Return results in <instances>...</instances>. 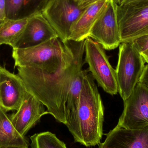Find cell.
<instances>
[{"instance_id": "obj_1", "label": "cell", "mask_w": 148, "mask_h": 148, "mask_svg": "<svg viewBox=\"0 0 148 148\" xmlns=\"http://www.w3.org/2000/svg\"><path fill=\"white\" fill-rule=\"evenodd\" d=\"M73 54L71 63L56 73L47 74L30 67H17L27 90L47 108L48 114L66 125V107L72 82L82 69L85 40L67 41Z\"/></svg>"}, {"instance_id": "obj_2", "label": "cell", "mask_w": 148, "mask_h": 148, "mask_svg": "<svg viewBox=\"0 0 148 148\" xmlns=\"http://www.w3.org/2000/svg\"><path fill=\"white\" fill-rule=\"evenodd\" d=\"M104 108L94 78L86 71L78 110L66 124L75 142L86 147L99 145L103 135Z\"/></svg>"}, {"instance_id": "obj_3", "label": "cell", "mask_w": 148, "mask_h": 148, "mask_svg": "<svg viewBox=\"0 0 148 148\" xmlns=\"http://www.w3.org/2000/svg\"><path fill=\"white\" fill-rule=\"evenodd\" d=\"M12 57L15 66L30 67L47 74L56 73L66 67L73 59L67 42L55 38L27 48H14Z\"/></svg>"}, {"instance_id": "obj_4", "label": "cell", "mask_w": 148, "mask_h": 148, "mask_svg": "<svg viewBox=\"0 0 148 148\" xmlns=\"http://www.w3.org/2000/svg\"><path fill=\"white\" fill-rule=\"evenodd\" d=\"M145 63L132 42L120 44L115 71L118 92L123 101L128 98L140 81Z\"/></svg>"}, {"instance_id": "obj_5", "label": "cell", "mask_w": 148, "mask_h": 148, "mask_svg": "<svg viewBox=\"0 0 148 148\" xmlns=\"http://www.w3.org/2000/svg\"><path fill=\"white\" fill-rule=\"evenodd\" d=\"M85 62L94 79L104 91L111 95L118 92L115 69L110 63L108 57L102 46L88 37L85 40Z\"/></svg>"}, {"instance_id": "obj_6", "label": "cell", "mask_w": 148, "mask_h": 148, "mask_svg": "<svg viewBox=\"0 0 148 148\" xmlns=\"http://www.w3.org/2000/svg\"><path fill=\"white\" fill-rule=\"evenodd\" d=\"M86 8L75 0H49L42 14L64 43L69 40L72 27Z\"/></svg>"}, {"instance_id": "obj_7", "label": "cell", "mask_w": 148, "mask_h": 148, "mask_svg": "<svg viewBox=\"0 0 148 148\" xmlns=\"http://www.w3.org/2000/svg\"><path fill=\"white\" fill-rule=\"evenodd\" d=\"M121 43L148 34V1L117 6Z\"/></svg>"}, {"instance_id": "obj_8", "label": "cell", "mask_w": 148, "mask_h": 148, "mask_svg": "<svg viewBox=\"0 0 148 148\" xmlns=\"http://www.w3.org/2000/svg\"><path fill=\"white\" fill-rule=\"evenodd\" d=\"M117 127L139 130L148 126V87L140 82L127 99Z\"/></svg>"}, {"instance_id": "obj_9", "label": "cell", "mask_w": 148, "mask_h": 148, "mask_svg": "<svg viewBox=\"0 0 148 148\" xmlns=\"http://www.w3.org/2000/svg\"><path fill=\"white\" fill-rule=\"evenodd\" d=\"M117 6L113 0L108 1L89 35L88 37L100 43L105 50H113L121 43L117 21Z\"/></svg>"}, {"instance_id": "obj_10", "label": "cell", "mask_w": 148, "mask_h": 148, "mask_svg": "<svg viewBox=\"0 0 148 148\" xmlns=\"http://www.w3.org/2000/svg\"><path fill=\"white\" fill-rule=\"evenodd\" d=\"M27 92L18 75L0 66V107L5 111L17 110Z\"/></svg>"}, {"instance_id": "obj_11", "label": "cell", "mask_w": 148, "mask_h": 148, "mask_svg": "<svg viewBox=\"0 0 148 148\" xmlns=\"http://www.w3.org/2000/svg\"><path fill=\"white\" fill-rule=\"evenodd\" d=\"M45 106L27 91L19 108L10 116L15 128L22 136L37 124L42 116L48 114Z\"/></svg>"}, {"instance_id": "obj_12", "label": "cell", "mask_w": 148, "mask_h": 148, "mask_svg": "<svg viewBox=\"0 0 148 148\" xmlns=\"http://www.w3.org/2000/svg\"><path fill=\"white\" fill-rule=\"evenodd\" d=\"M55 38H59L56 32L42 14H39L28 18L14 48L31 47Z\"/></svg>"}, {"instance_id": "obj_13", "label": "cell", "mask_w": 148, "mask_h": 148, "mask_svg": "<svg viewBox=\"0 0 148 148\" xmlns=\"http://www.w3.org/2000/svg\"><path fill=\"white\" fill-rule=\"evenodd\" d=\"M99 145L98 148H148V126L139 130L116 126Z\"/></svg>"}, {"instance_id": "obj_14", "label": "cell", "mask_w": 148, "mask_h": 148, "mask_svg": "<svg viewBox=\"0 0 148 148\" xmlns=\"http://www.w3.org/2000/svg\"><path fill=\"white\" fill-rule=\"evenodd\" d=\"M108 0H100L86 7L72 27L69 40H84L89 37L93 25L99 18Z\"/></svg>"}, {"instance_id": "obj_15", "label": "cell", "mask_w": 148, "mask_h": 148, "mask_svg": "<svg viewBox=\"0 0 148 148\" xmlns=\"http://www.w3.org/2000/svg\"><path fill=\"white\" fill-rule=\"evenodd\" d=\"M49 0H6V18L28 19L42 14Z\"/></svg>"}, {"instance_id": "obj_16", "label": "cell", "mask_w": 148, "mask_h": 148, "mask_svg": "<svg viewBox=\"0 0 148 148\" xmlns=\"http://www.w3.org/2000/svg\"><path fill=\"white\" fill-rule=\"evenodd\" d=\"M0 107V147H28V142L13 126L10 116Z\"/></svg>"}, {"instance_id": "obj_17", "label": "cell", "mask_w": 148, "mask_h": 148, "mask_svg": "<svg viewBox=\"0 0 148 148\" xmlns=\"http://www.w3.org/2000/svg\"><path fill=\"white\" fill-rule=\"evenodd\" d=\"M28 19H6L0 24V46L5 44L14 48L25 29Z\"/></svg>"}, {"instance_id": "obj_18", "label": "cell", "mask_w": 148, "mask_h": 148, "mask_svg": "<svg viewBox=\"0 0 148 148\" xmlns=\"http://www.w3.org/2000/svg\"><path fill=\"white\" fill-rule=\"evenodd\" d=\"M85 72L86 70H80L72 82L66 103V125L73 120L77 113Z\"/></svg>"}, {"instance_id": "obj_19", "label": "cell", "mask_w": 148, "mask_h": 148, "mask_svg": "<svg viewBox=\"0 0 148 148\" xmlns=\"http://www.w3.org/2000/svg\"><path fill=\"white\" fill-rule=\"evenodd\" d=\"M30 140L31 148H67L64 143L51 132L35 134Z\"/></svg>"}, {"instance_id": "obj_20", "label": "cell", "mask_w": 148, "mask_h": 148, "mask_svg": "<svg viewBox=\"0 0 148 148\" xmlns=\"http://www.w3.org/2000/svg\"><path fill=\"white\" fill-rule=\"evenodd\" d=\"M131 42L148 64V34L138 37Z\"/></svg>"}, {"instance_id": "obj_21", "label": "cell", "mask_w": 148, "mask_h": 148, "mask_svg": "<svg viewBox=\"0 0 148 148\" xmlns=\"http://www.w3.org/2000/svg\"><path fill=\"white\" fill-rule=\"evenodd\" d=\"M6 19V0H0V24Z\"/></svg>"}, {"instance_id": "obj_22", "label": "cell", "mask_w": 148, "mask_h": 148, "mask_svg": "<svg viewBox=\"0 0 148 148\" xmlns=\"http://www.w3.org/2000/svg\"><path fill=\"white\" fill-rule=\"evenodd\" d=\"M139 82L148 87V64L145 66V68Z\"/></svg>"}, {"instance_id": "obj_23", "label": "cell", "mask_w": 148, "mask_h": 148, "mask_svg": "<svg viewBox=\"0 0 148 148\" xmlns=\"http://www.w3.org/2000/svg\"><path fill=\"white\" fill-rule=\"evenodd\" d=\"M80 6L83 8H86L89 5L98 1L100 0H75Z\"/></svg>"}, {"instance_id": "obj_24", "label": "cell", "mask_w": 148, "mask_h": 148, "mask_svg": "<svg viewBox=\"0 0 148 148\" xmlns=\"http://www.w3.org/2000/svg\"><path fill=\"white\" fill-rule=\"evenodd\" d=\"M148 1V0H125L123 4H133Z\"/></svg>"}, {"instance_id": "obj_25", "label": "cell", "mask_w": 148, "mask_h": 148, "mask_svg": "<svg viewBox=\"0 0 148 148\" xmlns=\"http://www.w3.org/2000/svg\"><path fill=\"white\" fill-rule=\"evenodd\" d=\"M113 1L118 6H120L123 4L125 0H113Z\"/></svg>"}, {"instance_id": "obj_26", "label": "cell", "mask_w": 148, "mask_h": 148, "mask_svg": "<svg viewBox=\"0 0 148 148\" xmlns=\"http://www.w3.org/2000/svg\"><path fill=\"white\" fill-rule=\"evenodd\" d=\"M0 148H28V147H16V146H11V147H0Z\"/></svg>"}]
</instances>
